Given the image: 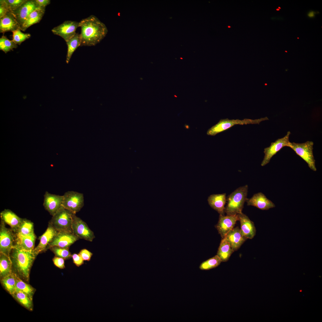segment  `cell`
Instances as JSON below:
<instances>
[{"instance_id":"cell-46","label":"cell","mask_w":322,"mask_h":322,"mask_svg":"<svg viewBox=\"0 0 322 322\" xmlns=\"http://www.w3.org/2000/svg\"><path fill=\"white\" fill-rule=\"evenodd\" d=\"M298 38V39H299V38L298 37V38Z\"/></svg>"},{"instance_id":"cell-14","label":"cell","mask_w":322,"mask_h":322,"mask_svg":"<svg viewBox=\"0 0 322 322\" xmlns=\"http://www.w3.org/2000/svg\"><path fill=\"white\" fill-rule=\"evenodd\" d=\"M38 7L35 0H26L12 13L21 27L28 16Z\"/></svg>"},{"instance_id":"cell-28","label":"cell","mask_w":322,"mask_h":322,"mask_svg":"<svg viewBox=\"0 0 322 322\" xmlns=\"http://www.w3.org/2000/svg\"><path fill=\"white\" fill-rule=\"evenodd\" d=\"M12 296L23 306L32 311L33 309L32 299L23 292L16 290Z\"/></svg>"},{"instance_id":"cell-29","label":"cell","mask_w":322,"mask_h":322,"mask_svg":"<svg viewBox=\"0 0 322 322\" xmlns=\"http://www.w3.org/2000/svg\"><path fill=\"white\" fill-rule=\"evenodd\" d=\"M1 283L4 289L12 295L16 290L15 274L13 272L1 278Z\"/></svg>"},{"instance_id":"cell-21","label":"cell","mask_w":322,"mask_h":322,"mask_svg":"<svg viewBox=\"0 0 322 322\" xmlns=\"http://www.w3.org/2000/svg\"><path fill=\"white\" fill-rule=\"evenodd\" d=\"M225 238L234 252L237 250L247 239L242 235L240 229L238 227L234 228L227 234Z\"/></svg>"},{"instance_id":"cell-6","label":"cell","mask_w":322,"mask_h":322,"mask_svg":"<svg viewBox=\"0 0 322 322\" xmlns=\"http://www.w3.org/2000/svg\"><path fill=\"white\" fill-rule=\"evenodd\" d=\"M313 145L312 141H308L302 143L290 142L289 147L307 163L311 169L315 171L317 168L313 151Z\"/></svg>"},{"instance_id":"cell-2","label":"cell","mask_w":322,"mask_h":322,"mask_svg":"<svg viewBox=\"0 0 322 322\" xmlns=\"http://www.w3.org/2000/svg\"><path fill=\"white\" fill-rule=\"evenodd\" d=\"M33 250H27L14 245L9 255L12 272L27 282L29 281L31 269L37 256Z\"/></svg>"},{"instance_id":"cell-42","label":"cell","mask_w":322,"mask_h":322,"mask_svg":"<svg viewBox=\"0 0 322 322\" xmlns=\"http://www.w3.org/2000/svg\"><path fill=\"white\" fill-rule=\"evenodd\" d=\"M315 13L313 11H311L309 12L308 14V16L310 18H313L315 16Z\"/></svg>"},{"instance_id":"cell-32","label":"cell","mask_w":322,"mask_h":322,"mask_svg":"<svg viewBox=\"0 0 322 322\" xmlns=\"http://www.w3.org/2000/svg\"><path fill=\"white\" fill-rule=\"evenodd\" d=\"M222 262L219 257L216 255L202 262L199 268L201 270H209L218 267Z\"/></svg>"},{"instance_id":"cell-34","label":"cell","mask_w":322,"mask_h":322,"mask_svg":"<svg viewBox=\"0 0 322 322\" xmlns=\"http://www.w3.org/2000/svg\"><path fill=\"white\" fill-rule=\"evenodd\" d=\"M69 249L56 246L52 247L49 248L55 256L63 258L65 260L69 259L72 258V254Z\"/></svg>"},{"instance_id":"cell-24","label":"cell","mask_w":322,"mask_h":322,"mask_svg":"<svg viewBox=\"0 0 322 322\" xmlns=\"http://www.w3.org/2000/svg\"><path fill=\"white\" fill-rule=\"evenodd\" d=\"M45 8L38 7L32 12L20 27V30L24 31L31 25L39 22L44 14Z\"/></svg>"},{"instance_id":"cell-39","label":"cell","mask_w":322,"mask_h":322,"mask_svg":"<svg viewBox=\"0 0 322 322\" xmlns=\"http://www.w3.org/2000/svg\"><path fill=\"white\" fill-rule=\"evenodd\" d=\"M72 258L73 263L78 267H80L84 263V260L79 254L73 253L72 255Z\"/></svg>"},{"instance_id":"cell-4","label":"cell","mask_w":322,"mask_h":322,"mask_svg":"<svg viewBox=\"0 0 322 322\" xmlns=\"http://www.w3.org/2000/svg\"><path fill=\"white\" fill-rule=\"evenodd\" d=\"M73 214L62 206L52 216L49 224L58 232L73 233L72 228Z\"/></svg>"},{"instance_id":"cell-27","label":"cell","mask_w":322,"mask_h":322,"mask_svg":"<svg viewBox=\"0 0 322 322\" xmlns=\"http://www.w3.org/2000/svg\"><path fill=\"white\" fill-rule=\"evenodd\" d=\"M66 43L67 46L66 62L67 64H68L74 52L78 47L80 46L81 42L80 35L76 33Z\"/></svg>"},{"instance_id":"cell-16","label":"cell","mask_w":322,"mask_h":322,"mask_svg":"<svg viewBox=\"0 0 322 322\" xmlns=\"http://www.w3.org/2000/svg\"><path fill=\"white\" fill-rule=\"evenodd\" d=\"M247 205L252 206L262 210H267L274 208L275 205L261 192L255 193L250 199H247Z\"/></svg>"},{"instance_id":"cell-37","label":"cell","mask_w":322,"mask_h":322,"mask_svg":"<svg viewBox=\"0 0 322 322\" xmlns=\"http://www.w3.org/2000/svg\"><path fill=\"white\" fill-rule=\"evenodd\" d=\"M79 254L84 261H89L90 260L93 253L88 250L84 249L81 250Z\"/></svg>"},{"instance_id":"cell-5","label":"cell","mask_w":322,"mask_h":322,"mask_svg":"<svg viewBox=\"0 0 322 322\" xmlns=\"http://www.w3.org/2000/svg\"><path fill=\"white\" fill-rule=\"evenodd\" d=\"M267 120H268V118L267 117L255 120L249 119H244L242 120L238 119L230 120L228 118L221 119L217 123L208 130L207 134L208 135L214 136L235 125L259 124L261 122Z\"/></svg>"},{"instance_id":"cell-8","label":"cell","mask_w":322,"mask_h":322,"mask_svg":"<svg viewBox=\"0 0 322 322\" xmlns=\"http://www.w3.org/2000/svg\"><path fill=\"white\" fill-rule=\"evenodd\" d=\"M15 244V233L6 227L1 220L0 226V252L9 256Z\"/></svg>"},{"instance_id":"cell-3","label":"cell","mask_w":322,"mask_h":322,"mask_svg":"<svg viewBox=\"0 0 322 322\" xmlns=\"http://www.w3.org/2000/svg\"><path fill=\"white\" fill-rule=\"evenodd\" d=\"M248 186L245 185L236 189L227 198L225 213L227 215L238 214L242 212L247 199Z\"/></svg>"},{"instance_id":"cell-45","label":"cell","mask_w":322,"mask_h":322,"mask_svg":"<svg viewBox=\"0 0 322 322\" xmlns=\"http://www.w3.org/2000/svg\"><path fill=\"white\" fill-rule=\"evenodd\" d=\"M285 52H287V51H285Z\"/></svg>"},{"instance_id":"cell-23","label":"cell","mask_w":322,"mask_h":322,"mask_svg":"<svg viewBox=\"0 0 322 322\" xmlns=\"http://www.w3.org/2000/svg\"><path fill=\"white\" fill-rule=\"evenodd\" d=\"M226 193L213 194L210 195L208 201L210 206L220 215H224L225 205L226 203Z\"/></svg>"},{"instance_id":"cell-10","label":"cell","mask_w":322,"mask_h":322,"mask_svg":"<svg viewBox=\"0 0 322 322\" xmlns=\"http://www.w3.org/2000/svg\"><path fill=\"white\" fill-rule=\"evenodd\" d=\"M72 228L73 233L79 239L92 242L95 238L94 232L86 223L75 214L72 216Z\"/></svg>"},{"instance_id":"cell-11","label":"cell","mask_w":322,"mask_h":322,"mask_svg":"<svg viewBox=\"0 0 322 322\" xmlns=\"http://www.w3.org/2000/svg\"><path fill=\"white\" fill-rule=\"evenodd\" d=\"M79 27V22L67 20L54 27L51 31L54 34L62 37L66 42L75 35L76 30Z\"/></svg>"},{"instance_id":"cell-12","label":"cell","mask_w":322,"mask_h":322,"mask_svg":"<svg viewBox=\"0 0 322 322\" xmlns=\"http://www.w3.org/2000/svg\"><path fill=\"white\" fill-rule=\"evenodd\" d=\"M79 238L73 233L58 232L49 243L47 250L53 246L68 248Z\"/></svg>"},{"instance_id":"cell-36","label":"cell","mask_w":322,"mask_h":322,"mask_svg":"<svg viewBox=\"0 0 322 322\" xmlns=\"http://www.w3.org/2000/svg\"><path fill=\"white\" fill-rule=\"evenodd\" d=\"M10 12H12L20 6L26 0H3Z\"/></svg>"},{"instance_id":"cell-25","label":"cell","mask_w":322,"mask_h":322,"mask_svg":"<svg viewBox=\"0 0 322 322\" xmlns=\"http://www.w3.org/2000/svg\"><path fill=\"white\" fill-rule=\"evenodd\" d=\"M234 252L229 242L225 237L222 239L221 242L216 255L222 262H226L228 260Z\"/></svg>"},{"instance_id":"cell-18","label":"cell","mask_w":322,"mask_h":322,"mask_svg":"<svg viewBox=\"0 0 322 322\" xmlns=\"http://www.w3.org/2000/svg\"><path fill=\"white\" fill-rule=\"evenodd\" d=\"M240 223V230L242 235L247 239H253L256 234V230L253 222L242 212L238 214Z\"/></svg>"},{"instance_id":"cell-38","label":"cell","mask_w":322,"mask_h":322,"mask_svg":"<svg viewBox=\"0 0 322 322\" xmlns=\"http://www.w3.org/2000/svg\"><path fill=\"white\" fill-rule=\"evenodd\" d=\"M64 260L65 259L63 258L56 256H55L52 259L54 264L60 269H64L65 267Z\"/></svg>"},{"instance_id":"cell-1","label":"cell","mask_w":322,"mask_h":322,"mask_svg":"<svg viewBox=\"0 0 322 322\" xmlns=\"http://www.w3.org/2000/svg\"><path fill=\"white\" fill-rule=\"evenodd\" d=\"M81 28L80 47L95 46L105 37L108 30L105 24L92 15L79 22Z\"/></svg>"},{"instance_id":"cell-40","label":"cell","mask_w":322,"mask_h":322,"mask_svg":"<svg viewBox=\"0 0 322 322\" xmlns=\"http://www.w3.org/2000/svg\"><path fill=\"white\" fill-rule=\"evenodd\" d=\"M10 12L6 6L3 0H0V18L4 16L8 12Z\"/></svg>"},{"instance_id":"cell-15","label":"cell","mask_w":322,"mask_h":322,"mask_svg":"<svg viewBox=\"0 0 322 322\" xmlns=\"http://www.w3.org/2000/svg\"><path fill=\"white\" fill-rule=\"evenodd\" d=\"M63 195L51 194L46 191L44 195L43 206L52 216L54 215L62 206Z\"/></svg>"},{"instance_id":"cell-43","label":"cell","mask_w":322,"mask_h":322,"mask_svg":"<svg viewBox=\"0 0 322 322\" xmlns=\"http://www.w3.org/2000/svg\"><path fill=\"white\" fill-rule=\"evenodd\" d=\"M276 10L277 11H279L280 10L278 8H277Z\"/></svg>"},{"instance_id":"cell-35","label":"cell","mask_w":322,"mask_h":322,"mask_svg":"<svg viewBox=\"0 0 322 322\" xmlns=\"http://www.w3.org/2000/svg\"><path fill=\"white\" fill-rule=\"evenodd\" d=\"M20 29H18L12 32V40L17 45H20L22 42L29 38L31 36L30 33H24Z\"/></svg>"},{"instance_id":"cell-31","label":"cell","mask_w":322,"mask_h":322,"mask_svg":"<svg viewBox=\"0 0 322 322\" xmlns=\"http://www.w3.org/2000/svg\"><path fill=\"white\" fill-rule=\"evenodd\" d=\"M34 232L33 223L26 219H23L17 232L15 233L22 236H27Z\"/></svg>"},{"instance_id":"cell-17","label":"cell","mask_w":322,"mask_h":322,"mask_svg":"<svg viewBox=\"0 0 322 322\" xmlns=\"http://www.w3.org/2000/svg\"><path fill=\"white\" fill-rule=\"evenodd\" d=\"M58 232L52 226L49 224L45 231L39 237V242L33 249L34 252L38 255L40 253L46 251L48 244Z\"/></svg>"},{"instance_id":"cell-30","label":"cell","mask_w":322,"mask_h":322,"mask_svg":"<svg viewBox=\"0 0 322 322\" xmlns=\"http://www.w3.org/2000/svg\"><path fill=\"white\" fill-rule=\"evenodd\" d=\"M15 274L16 280V290L20 291L32 299L35 289Z\"/></svg>"},{"instance_id":"cell-19","label":"cell","mask_w":322,"mask_h":322,"mask_svg":"<svg viewBox=\"0 0 322 322\" xmlns=\"http://www.w3.org/2000/svg\"><path fill=\"white\" fill-rule=\"evenodd\" d=\"M1 220L9 225L15 233L17 232L23 219L18 216L12 210L5 209L0 213Z\"/></svg>"},{"instance_id":"cell-20","label":"cell","mask_w":322,"mask_h":322,"mask_svg":"<svg viewBox=\"0 0 322 322\" xmlns=\"http://www.w3.org/2000/svg\"><path fill=\"white\" fill-rule=\"evenodd\" d=\"M20 29V26L12 12H8L0 18V33H4L9 31L12 32Z\"/></svg>"},{"instance_id":"cell-44","label":"cell","mask_w":322,"mask_h":322,"mask_svg":"<svg viewBox=\"0 0 322 322\" xmlns=\"http://www.w3.org/2000/svg\"><path fill=\"white\" fill-rule=\"evenodd\" d=\"M278 9H281V7H278Z\"/></svg>"},{"instance_id":"cell-26","label":"cell","mask_w":322,"mask_h":322,"mask_svg":"<svg viewBox=\"0 0 322 322\" xmlns=\"http://www.w3.org/2000/svg\"><path fill=\"white\" fill-rule=\"evenodd\" d=\"M12 273V263L9 256L0 252V276L1 278Z\"/></svg>"},{"instance_id":"cell-22","label":"cell","mask_w":322,"mask_h":322,"mask_svg":"<svg viewBox=\"0 0 322 322\" xmlns=\"http://www.w3.org/2000/svg\"><path fill=\"white\" fill-rule=\"evenodd\" d=\"M36 236L34 232L27 236H22L15 233V245L27 250H33Z\"/></svg>"},{"instance_id":"cell-13","label":"cell","mask_w":322,"mask_h":322,"mask_svg":"<svg viewBox=\"0 0 322 322\" xmlns=\"http://www.w3.org/2000/svg\"><path fill=\"white\" fill-rule=\"evenodd\" d=\"M238 220H239L238 214L226 216L219 215L218 222L215 227L222 239L224 238L234 228Z\"/></svg>"},{"instance_id":"cell-33","label":"cell","mask_w":322,"mask_h":322,"mask_svg":"<svg viewBox=\"0 0 322 322\" xmlns=\"http://www.w3.org/2000/svg\"><path fill=\"white\" fill-rule=\"evenodd\" d=\"M18 45L13 40L8 39L5 36L3 35L0 38V49L5 53L14 48L17 47Z\"/></svg>"},{"instance_id":"cell-7","label":"cell","mask_w":322,"mask_h":322,"mask_svg":"<svg viewBox=\"0 0 322 322\" xmlns=\"http://www.w3.org/2000/svg\"><path fill=\"white\" fill-rule=\"evenodd\" d=\"M62 206L76 214L79 212L84 205V196L83 193L74 191H68L63 195Z\"/></svg>"},{"instance_id":"cell-41","label":"cell","mask_w":322,"mask_h":322,"mask_svg":"<svg viewBox=\"0 0 322 322\" xmlns=\"http://www.w3.org/2000/svg\"><path fill=\"white\" fill-rule=\"evenodd\" d=\"M35 1L38 7L41 8H45L50 3V0H35Z\"/></svg>"},{"instance_id":"cell-9","label":"cell","mask_w":322,"mask_h":322,"mask_svg":"<svg viewBox=\"0 0 322 322\" xmlns=\"http://www.w3.org/2000/svg\"><path fill=\"white\" fill-rule=\"evenodd\" d=\"M290 134V132L288 131L284 137L278 139L274 142L271 143L269 147L264 149V156L261 163V166H264L268 164L272 158L284 147H289L290 143L289 141Z\"/></svg>"}]
</instances>
